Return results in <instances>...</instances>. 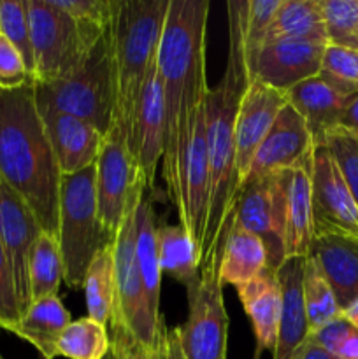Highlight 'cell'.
Instances as JSON below:
<instances>
[{
    "label": "cell",
    "instance_id": "39",
    "mask_svg": "<svg viewBox=\"0 0 358 359\" xmlns=\"http://www.w3.org/2000/svg\"><path fill=\"white\" fill-rule=\"evenodd\" d=\"M309 337L337 359H358V330L343 314L319 326Z\"/></svg>",
    "mask_w": 358,
    "mask_h": 359
},
{
    "label": "cell",
    "instance_id": "20",
    "mask_svg": "<svg viewBox=\"0 0 358 359\" xmlns=\"http://www.w3.org/2000/svg\"><path fill=\"white\" fill-rule=\"evenodd\" d=\"M311 156L290 170L286 189V216H284V256L307 258L314 242L312 221Z\"/></svg>",
    "mask_w": 358,
    "mask_h": 359
},
{
    "label": "cell",
    "instance_id": "14",
    "mask_svg": "<svg viewBox=\"0 0 358 359\" xmlns=\"http://www.w3.org/2000/svg\"><path fill=\"white\" fill-rule=\"evenodd\" d=\"M288 105L286 91L249 77L235 121V202L248 179L249 167L260 144Z\"/></svg>",
    "mask_w": 358,
    "mask_h": 359
},
{
    "label": "cell",
    "instance_id": "2",
    "mask_svg": "<svg viewBox=\"0 0 358 359\" xmlns=\"http://www.w3.org/2000/svg\"><path fill=\"white\" fill-rule=\"evenodd\" d=\"M0 177L30 207L42 231L58 238L62 172L35 104L34 84L0 90Z\"/></svg>",
    "mask_w": 358,
    "mask_h": 359
},
{
    "label": "cell",
    "instance_id": "3",
    "mask_svg": "<svg viewBox=\"0 0 358 359\" xmlns=\"http://www.w3.org/2000/svg\"><path fill=\"white\" fill-rule=\"evenodd\" d=\"M248 0H230L228 11V58L225 74L206 97V130L209 149V216L200 249V263L220 242L225 219L235 207V121L242 95L249 84L244 48V16Z\"/></svg>",
    "mask_w": 358,
    "mask_h": 359
},
{
    "label": "cell",
    "instance_id": "33",
    "mask_svg": "<svg viewBox=\"0 0 358 359\" xmlns=\"http://www.w3.org/2000/svg\"><path fill=\"white\" fill-rule=\"evenodd\" d=\"M302 294H304L309 333L343 314L332 286L329 284L326 277L323 276L318 262L312 256H307L304 262Z\"/></svg>",
    "mask_w": 358,
    "mask_h": 359
},
{
    "label": "cell",
    "instance_id": "48",
    "mask_svg": "<svg viewBox=\"0 0 358 359\" xmlns=\"http://www.w3.org/2000/svg\"><path fill=\"white\" fill-rule=\"evenodd\" d=\"M350 48H351V49H357V51H358V30H357V34H354L353 41H351Z\"/></svg>",
    "mask_w": 358,
    "mask_h": 359
},
{
    "label": "cell",
    "instance_id": "6",
    "mask_svg": "<svg viewBox=\"0 0 358 359\" xmlns=\"http://www.w3.org/2000/svg\"><path fill=\"white\" fill-rule=\"evenodd\" d=\"M95 177L93 165L77 174L62 175L60 181L58 244L63 280L72 290L83 287L90 263L102 249L114 242L98 217Z\"/></svg>",
    "mask_w": 358,
    "mask_h": 359
},
{
    "label": "cell",
    "instance_id": "21",
    "mask_svg": "<svg viewBox=\"0 0 358 359\" xmlns=\"http://www.w3.org/2000/svg\"><path fill=\"white\" fill-rule=\"evenodd\" d=\"M305 258H290L277 269L281 286V319L274 359H291L298 347L309 337V323L305 314L302 276Z\"/></svg>",
    "mask_w": 358,
    "mask_h": 359
},
{
    "label": "cell",
    "instance_id": "9",
    "mask_svg": "<svg viewBox=\"0 0 358 359\" xmlns=\"http://www.w3.org/2000/svg\"><path fill=\"white\" fill-rule=\"evenodd\" d=\"M209 149L206 130V100L190 114L178 147L175 186L171 202L179 216V224L202 249L209 216Z\"/></svg>",
    "mask_w": 358,
    "mask_h": 359
},
{
    "label": "cell",
    "instance_id": "22",
    "mask_svg": "<svg viewBox=\"0 0 358 359\" xmlns=\"http://www.w3.org/2000/svg\"><path fill=\"white\" fill-rule=\"evenodd\" d=\"M237 294L255 332V359H260L263 351L274 353L281 319V286L276 270H263L256 279L239 286Z\"/></svg>",
    "mask_w": 358,
    "mask_h": 359
},
{
    "label": "cell",
    "instance_id": "4",
    "mask_svg": "<svg viewBox=\"0 0 358 359\" xmlns=\"http://www.w3.org/2000/svg\"><path fill=\"white\" fill-rule=\"evenodd\" d=\"M171 0H118L111 27L116 125L132 142L137 109L157 53Z\"/></svg>",
    "mask_w": 358,
    "mask_h": 359
},
{
    "label": "cell",
    "instance_id": "10",
    "mask_svg": "<svg viewBox=\"0 0 358 359\" xmlns=\"http://www.w3.org/2000/svg\"><path fill=\"white\" fill-rule=\"evenodd\" d=\"M35 83H53L76 72L91 49L76 23L51 0H27Z\"/></svg>",
    "mask_w": 358,
    "mask_h": 359
},
{
    "label": "cell",
    "instance_id": "47",
    "mask_svg": "<svg viewBox=\"0 0 358 359\" xmlns=\"http://www.w3.org/2000/svg\"><path fill=\"white\" fill-rule=\"evenodd\" d=\"M343 318L358 330V298L343 311Z\"/></svg>",
    "mask_w": 358,
    "mask_h": 359
},
{
    "label": "cell",
    "instance_id": "12",
    "mask_svg": "<svg viewBox=\"0 0 358 359\" xmlns=\"http://www.w3.org/2000/svg\"><path fill=\"white\" fill-rule=\"evenodd\" d=\"M95 172L98 217L104 230L114 238L126 212L130 196L137 182L144 179L118 125L112 126L111 132L104 137Z\"/></svg>",
    "mask_w": 358,
    "mask_h": 359
},
{
    "label": "cell",
    "instance_id": "26",
    "mask_svg": "<svg viewBox=\"0 0 358 359\" xmlns=\"http://www.w3.org/2000/svg\"><path fill=\"white\" fill-rule=\"evenodd\" d=\"M269 269V256L263 242L251 231L234 223L223 245L220 280L230 286H242Z\"/></svg>",
    "mask_w": 358,
    "mask_h": 359
},
{
    "label": "cell",
    "instance_id": "38",
    "mask_svg": "<svg viewBox=\"0 0 358 359\" xmlns=\"http://www.w3.org/2000/svg\"><path fill=\"white\" fill-rule=\"evenodd\" d=\"M321 144L332 154L344 182L358 205V139L343 126H336L323 137Z\"/></svg>",
    "mask_w": 358,
    "mask_h": 359
},
{
    "label": "cell",
    "instance_id": "44",
    "mask_svg": "<svg viewBox=\"0 0 358 359\" xmlns=\"http://www.w3.org/2000/svg\"><path fill=\"white\" fill-rule=\"evenodd\" d=\"M153 359H185L179 346V328L165 326L153 351Z\"/></svg>",
    "mask_w": 358,
    "mask_h": 359
},
{
    "label": "cell",
    "instance_id": "42",
    "mask_svg": "<svg viewBox=\"0 0 358 359\" xmlns=\"http://www.w3.org/2000/svg\"><path fill=\"white\" fill-rule=\"evenodd\" d=\"M20 319L21 311L16 291H14L13 273H11V266L2 242H0V330L11 332Z\"/></svg>",
    "mask_w": 358,
    "mask_h": 359
},
{
    "label": "cell",
    "instance_id": "34",
    "mask_svg": "<svg viewBox=\"0 0 358 359\" xmlns=\"http://www.w3.org/2000/svg\"><path fill=\"white\" fill-rule=\"evenodd\" d=\"M111 349L107 326L90 318L70 323L58 340V356L67 359H104Z\"/></svg>",
    "mask_w": 358,
    "mask_h": 359
},
{
    "label": "cell",
    "instance_id": "36",
    "mask_svg": "<svg viewBox=\"0 0 358 359\" xmlns=\"http://www.w3.org/2000/svg\"><path fill=\"white\" fill-rule=\"evenodd\" d=\"M0 34L20 51L28 72L34 77L35 67L27 0H0Z\"/></svg>",
    "mask_w": 358,
    "mask_h": 359
},
{
    "label": "cell",
    "instance_id": "49",
    "mask_svg": "<svg viewBox=\"0 0 358 359\" xmlns=\"http://www.w3.org/2000/svg\"><path fill=\"white\" fill-rule=\"evenodd\" d=\"M0 359H4V356H2V354H0ZM39 359H46V358H42V356H41V358H39Z\"/></svg>",
    "mask_w": 358,
    "mask_h": 359
},
{
    "label": "cell",
    "instance_id": "18",
    "mask_svg": "<svg viewBox=\"0 0 358 359\" xmlns=\"http://www.w3.org/2000/svg\"><path fill=\"white\" fill-rule=\"evenodd\" d=\"M62 175L77 174L97 163L104 135L88 123L55 111L37 107Z\"/></svg>",
    "mask_w": 358,
    "mask_h": 359
},
{
    "label": "cell",
    "instance_id": "27",
    "mask_svg": "<svg viewBox=\"0 0 358 359\" xmlns=\"http://www.w3.org/2000/svg\"><path fill=\"white\" fill-rule=\"evenodd\" d=\"M157 217H154L153 203L144 196L137 209V263L142 277L144 291H146L147 305L151 316L157 325H164L160 314V287H161V269L158 258V238H157Z\"/></svg>",
    "mask_w": 358,
    "mask_h": 359
},
{
    "label": "cell",
    "instance_id": "40",
    "mask_svg": "<svg viewBox=\"0 0 358 359\" xmlns=\"http://www.w3.org/2000/svg\"><path fill=\"white\" fill-rule=\"evenodd\" d=\"M281 2L283 0H248L244 16L246 56H251L263 46Z\"/></svg>",
    "mask_w": 358,
    "mask_h": 359
},
{
    "label": "cell",
    "instance_id": "7",
    "mask_svg": "<svg viewBox=\"0 0 358 359\" xmlns=\"http://www.w3.org/2000/svg\"><path fill=\"white\" fill-rule=\"evenodd\" d=\"M146 181L140 179L126 205L119 230L112 242L114 256V309H112L111 332H123L142 344L153 353L160 340L164 325H157L147 305L142 277L137 263V209L146 191Z\"/></svg>",
    "mask_w": 358,
    "mask_h": 359
},
{
    "label": "cell",
    "instance_id": "19",
    "mask_svg": "<svg viewBox=\"0 0 358 359\" xmlns=\"http://www.w3.org/2000/svg\"><path fill=\"white\" fill-rule=\"evenodd\" d=\"M165 139V109L164 91L157 67L150 74L140 95V104L137 109L135 125H133L132 142L128 149L137 167L146 179L147 188H154L157 168L164 156Z\"/></svg>",
    "mask_w": 358,
    "mask_h": 359
},
{
    "label": "cell",
    "instance_id": "37",
    "mask_svg": "<svg viewBox=\"0 0 358 359\" xmlns=\"http://www.w3.org/2000/svg\"><path fill=\"white\" fill-rule=\"evenodd\" d=\"M329 44L350 48L358 30V0H319Z\"/></svg>",
    "mask_w": 358,
    "mask_h": 359
},
{
    "label": "cell",
    "instance_id": "46",
    "mask_svg": "<svg viewBox=\"0 0 358 359\" xmlns=\"http://www.w3.org/2000/svg\"><path fill=\"white\" fill-rule=\"evenodd\" d=\"M339 126H343L344 130H347L351 135H354L358 139V93L353 95L350 98V102H347Z\"/></svg>",
    "mask_w": 358,
    "mask_h": 359
},
{
    "label": "cell",
    "instance_id": "30",
    "mask_svg": "<svg viewBox=\"0 0 358 359\" xmlns=\"http://www.w3.org/2000/svg\"><path fill=\"white\" fill-rule=\"evenodd\" d=\"M28 280L32 302L48 297H58L63 280V262L58 238L41 231L34 242L28 258Z\"/></svg>",
    "mask_w": 358,
    "mask_h": 359
},
{
    "label": "cell",
    "instance_id": "23",
    "mask_svg": "<svg viewBox=\"0 0 358 359\" xmlns=\"http://www.w3.org/2000/svg\"><path fill=\"white\" fill-rule=\"evenodd\" d=\"M332 286L340 311L358 298V241L343 235H319L311 255Z\"/></svg>",
    "mask_w": 358,
    "mask_h": 359
},
{
    "label": "cell",
    "instance_id": "32",
    "mask_svg": "<svg viewBox=\"0 0 358 359\" xmlns=\"http://www.w3.org/2000/svg\"><path fill=\"white\" fill-rule=\"evenodd\" d=\"M70 16L88 49H93L111 28L118 0H51Z\"/></svg>",
    "mask_w": 358,
    "mask_h": 359
},
{
    "label": "cell",
    "instance_id": "24",
    "mask_svg": "<svg viewBox=\"0 0 358 359\" xmlns=\"http://www.w3.org/2000/svg\"><path fill=\"white\" fill-rule=\"evenodd\" d=\"M288 104L302 116L314 144H321L323 137L340 125V118L350 97L333 90L319 76L302 81L286 91Z\"/></svg>",
    "mask_w": 358,
    "mask_h": 359
},
{
    "label": "cell",
    "instance_id": "45",
    "mask_svg": "<svg viewBox=\"0 0 358 359\" xmlns=\"http://www.w3.org/2000/svg\"><path fill=\"white\" fill-rule=\"evenodd\" d=\"M291 359H337V358L332 356L329 351L323 349L319 344H316L311 337H307L305 342L298 347L297 353L293 354V358Z\"/></svg>",
    "mask_w": 358,
    "mask_h": 359
},
{
    "label": "cell",
    "instance_id": "1",
    "mask_svg": "<svg viewBox=\"0 0 358 359\" xmlns=\"http://www.w3.org/2000/svg\"><path fill=\"white\" fill-rule=\"evenodd\" d=\"M209 0H171L157 53V72L164 91V181L172 198L178 147L190 114L207 97L206 32Z\"/></svg>",
    "mask_w": 358,
    "mask_h": 359
},
{
    "label": "cell",
    "instance_id": "13",
    "mask_svg": "<svg viewBox=\"0 0 358 359\" xmlns=\"http://www.w3.org/2000/svg\"><path fill=\"white\" fill-rule=\"evenodd\" d=\"M311 182L314 237L343 235L358 241V205L323 144L312 149Z\"/></svg>",
    "mask_w": 358,
    "mask_h": 359
},
{
    "label": "cell",
    "instance_id": "17",
    "mask_svg": "<svg viewBox=\"0 0 358 359\" xmlns=\"http://www.w3.org/2000/svg\"><path fill=\"white\" fill-rule=\"evenodd\" d=\"M314 146V139L302 116L288 104L260 144L246 182L276 172L291 170L300 161L311 156Z\"/></svg>",
    "mask_w": 358,
    "mask_h": 359
},
{
    "label": "cell",
    "instance_id": "41",
    "mask_svg": "<svg viewBox=\"0 0 358 359\" xmlns=\"http://www.w3.org/2000/svg\"><path fill=\"white\" fill-rule=\"evenodd\" d=\"M32 84H35V79L28 72L20 51L0 34V90L13 91Z\"/></svg>",
    "mask_w": 358,
    "mask_h": 359
},
{
    "label": "cell",
    "instance_id": "8",
    "mask_svg": "<svg viewBox=\"0 0 358 359\" xmlns=\"http://www.w3.org/2000/svg\"><path fill=\"white\" fill-rule=\"evenodd\" d=\"M225 241L200 263L199 280L188 290V318L179 328V346L185 359H227L230 319L220 280Z\"/></svg>",
    "mask_w": 358,
    "mask_h": 359
},
{
    "label": "cell",
    "instance_id": "16",
    "mask_svg": "<svg viewBox=\"0 0 358 359\" xmlns=\"http://www.w3.org/2000/svg\"><path fill=\"white\" fill-rule=\"evenodd\" d=\"M325 48L326 44L305 41L270 42L246 56L249 77L288 91L302 81L319 76Z\"/></svg>",
    "mask_w": 358,
    "mask_h": 359
},
{
    "label": "cell",
    "instance_id": "5",
    "mask_svg": "<svg viewBox=\"0 0 358 359\" xmlns=\"http://www.w3.org/2000/svg\"><path fill=\"white\" fill-rule=\"evenodd\" d=\"M34 93L37 107L65 112L107 135L116 125L111 28L76 72L53 83H35Z\"/></svg>",
    "mask_w": 358,
    "mask_h": 359
},
{
    "label": "cell",
    "instance_id": "11",
    "mask_svg": "<svg viewBox=\"0 0 358 359\" xmlns=\"http://www.w3.org/2000/svg\"><path fill=\"white\" fill-rule=\"evenodd\" d=\"M290 170L251 179L235 202V223L263 242L269 269L276 270L286 262L284 256V216Z\"/></svg>",
    "mask_w": 358,
    "mask_h": 359
},
{
    "label": "cell",
    "instance_id": "15",
    "mask_svg": "<svg viewBox=\"0 0 358 359\" xmlns=\"http://www.w3.org/2000/svg\"><path fill=\"white\" fill-rule=\"evenodd\" d=\"M42 228L30 207L0 177V242L9 262L21 316L32 305L28 258Z\"/></svg>",
    "mask_w": 358,
    "mask_h": 359
},
{
    "label": "cell",
    "instance_id": "31",
    "mask_svg": "<svg viewBox=\"0 0 358 359\" xmlns=\"http://www.w3.org/2000/svg\"><path fill=\"white\" fill-rule=\"evenodd\" d=\"M84 294H86L88 318L100 325L109 326L114 309V256L112 244L102 249L90 263L84 276Z\"/></svg>",
    "mask_w": 358,
    "mask_h": 359
},
{
    "label": "cell",
    "instance_id": "35",
    "mask_svg": "<svg viewBox=\"0 0 358 359\" xmlns=\"http://www.w3.org/2000/svg\"><path fill=\"white\" fill-rule=\"evenodd\" d=\"M319 77L344 97L358 93V51L344 46L326 44Z\"/></svg>",
    "mask_w": 358,
    "mask_h": 359
},
{
    "label": "cell",
    "instance_id": "43",
    "mask_svg": "<svg viewBox=\"0 0 358 359\" xmlns=\"http://www.w3.org/2000/svg\"><path fill=\"white\" fill-rule=\"evenodd\" d=\"M104 359H153V353L123 332H111V349Z\"/></svg>",
    "mask_w": 358,
    "mask_h": 359
},
{
    "label": "cell",
    "instance_id": "28",
    "mask_svg": "<svg viewBox=\"0 0 358 359\" xmlns=\"http://www.w3.org/2000/svg\"><path fill=\"white\" fill-rule=\"evenodd\" d=\"M279 41L329 44L319 0H283L263 46Z\"/></svg>",
    "mask_w": 358,
    "mask_h": 359
},
{
    "label": "cell",
    "instance_id": "29",
    "mask_svg": "<svg viewBox=\"0 0 358 359\" xmlns=\"http://www.w3.org/2000/svg\"><path fill=\"white\" fill-rule=\"evenodd\" d=\"M157 238L161 273L171 276L188 291L200 277V248L181 224H158Z\"/></svg>",
    "mask_w": 358,
    "mask_h": 359
},
{
    "label": "cell",
    "instance_id": "25",
    "mask_svg": "<svg viewBox=\"0 0 358 359\" xmlns=\"http://www.w3.org/2000/svg\"><path fill=\"white\" fill-rule=\"evenodd\" d=\"M70 323L72 319L62 300L48 297L32 302L11 333L32 344L42 358L55 359L58 358L60 335Z\"/></svg>",
    "mask_w": 358,
    "mask_h": 359
}]
</instances>
